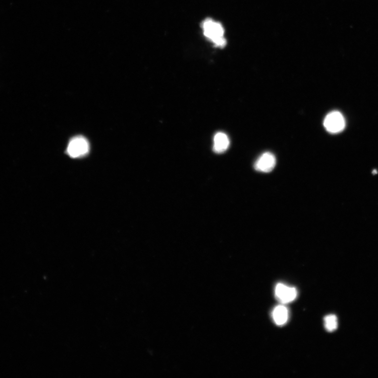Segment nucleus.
<instances>
[{"label": "nucleus", "mask_w": 378, "mask_h": 378, "mask_svg": "<svg viewBox=\"0 0 378 378\" xmlns=\"http://www.w3.org/2000/svg\"><path fill=\"white\" fill-rule=\"evenodd\" d=\"M202 28L206 37L213 42L215 47L222 48L226 46V41L224 37V30L220 23L207 19L202 23Z\"/></svg>", "instance_id": "obj_1"}, {"label": "nucleus", "mask_w": 378, "mask_h": 378, "mask_svg": "<svg viewBox=\"0 0 378 378\" xmlns=\"http://www.w3.org/2000/svg\"><path fill=\"white\" fill-rule=\"evenodd\" d=\"M324 327L329 332L335 330L337 328V319L335 315H330L324 319Z\"/></svg>", "instance_id": "obj_8"}, {"label": "nucleus", "mask_w": 378, "mask_h": 378, "mask_svg": "<svg viewBox=\"0 0 378 378\" xmlns=\"http://www.w3.org/2000/svg\"><path fill=\"white\" fill-rule=\"evenodd\" d=\"M90 146L86 139L82 136L73 138L67 149V154L72 158H78L86 155L89 152Z\"/></svg>", "instance_id": "obj_3"}, {"label": "nucleus", "mask_w": 378, "mask_h": 378, "mask_svg": "<svg viewBox=\"0 0 378 378\" xmlns=\"http://www.w3.org/2000/svg\"><path fill=\"white\" fill-rule=\"evenodd\" d=\"M324 126L330 133H339L345 127V120L340 112L333 111L325 117Z\"/></svg>", "instance_id": "obj_2"}, {"label": "nucleus", "mask_w": 378, "mask_h": 378, "mask_svg": "<svg viewBox=\"0 0 378 378\" xmlns=\"http://www.w3.org/2000/svg\"><path fill=\"white\" fill-rule=\"evenodd\" d=\"M276 163L275 156L269 152L263 154L254 164V168L258 171L270 172L275 168Z\"/></svg>", "instance_id": "obj_4"}, {"label": "nucleus", "mask_w": 378, "mask_h": 378, "mask_svg": "<svg viewBox=\"0 0 378 378\" xmlns=\"http://www.w3.org/2000/svg\"><path fill=\"white\" fill-rule=\"evenodd\" d=\"M230 146V140L228 136L222 132L216 133L214 139V151L217 154L225 152Z\"/></svg>", "instance_id": "obj_6"}, {"label": "nucleus", "mask_w": 378, "mask_h": 378, "mask_svg": "<svg viewBox=\"0 0 378 378\" xmlns=\"http://www.w3.org/2000/svg\"><path fill=\"white\" fill-rule=\"evenodd\" d=\"M275 296L281 303L286 304L294 301L297 296V289L282 283H278L275 288Z\"/></svg>", "instance_id": "obj_5"}, {"label": "nucleus", "mask_w": 378, "mask_h": 378, "mask_svg": "<svg viewBox=\"0 0 378 378\" xmlns=\"http://www.w3.org/2000/svg\"><path fill=\"white\" fill-rule=\"evenodd\" d=\"M272 318L278 326H283L288 319V311L283 305L276 306L272 312Z\"/></svg>", "instance_id": "obj_7"}]
</instances>
